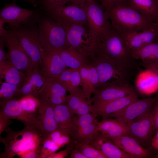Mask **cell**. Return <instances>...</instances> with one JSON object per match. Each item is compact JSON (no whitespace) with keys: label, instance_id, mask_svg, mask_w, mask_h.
Instances as JSON below:
<instances>
[{"label":"cell","instance_id":"cell-1","mask_svg":"<svg viewBox=\"0 0 158 158\" xmlns=\"http://www.w3.org/2000/svg\"><path fill=\"white\" fill-rule=\"evenodd\" d=\"M86 63L96 68L99 77L97 89L112 83H129L134 70L133 66L100 54H92L86 57Z\"/></svg>","mask_w":158,"mask_h":158},{"label":"cell","instance_id":"cell-2","mask_svg":"<svg viewBox=\"0 0 158 158\" xmlns=\"http://www.w3.org/2000/svg\"><path fill=\"white\" fill-rule=\"evenodd\" d=\"M91 54L103 55L139 68V63L133 57L122 33L112 27L99 42L92 45L88 55Z\"/></svg>","mask_w":158,"mask_h":158},{"label":"cell","instance_id":"cell-3","mask_svg":"<svg viewBox=\"0 0 158 158\" xmlns=\"http://www.w3.org/2000/svg\"><path fill=\"white\" fill-rule=\"evenodd\" d=\"M5 131V137L0 136L1 142L4 145L1 158H12L16 155L20 156L26 152L40 145L43 139L41 132L37 128L24 126L22 130H13L8 127Z\"/></svg>","mask_w":158,"mask_h":158},{"label":"cell","instance_id":"cell-4","mask_svg":"<svg viewBox=\"0 0 158 158\" xmlns=\"http://www.w3.org/2000/svg\"><path fill=\"white\" fill-rule=\"evenodd\" d=\"M104 11L111 27L121 32L143 31L154 24L127 4L115 6Z\"/></svg>","mask_w":158,"mask_h":158},{"label":"cell","instance_id":"cell-5","mask_svg":"<svg viewBox=\"0 0 158 158\" xmlns=\"http://www.w3.org/2000/svg\"><path fill=\"white\" fill-rule=\"evenodd\" d=\"M39 37L44 49L56 51L70 47L64 27L44 12L37 23Z\"/></svg>","mask_w":158,"mask_h":158},{"label":"cell","instance_id":"cell-6","mask_svg":"<svg viewBox=\"0 0 158 158\" xmlns=\"http://www.w3.org/2000/svg\"><path fill=\"white\" fill-rule=\"evenodd\" d=\"M7 25L19 40L27 56L35 65L42 66V52L43 49L39 37L37 23L30 25Z\"/></svg>","mask_w":158,"mask_h":158},{"label":"cell","instance_id":"cell-7","mask_svg":"<svg viewBox=\"0 0 158 158\" xmlns=\"http://www.w3.org/2000/svg\"><path fill=\"white\" fill-rule=\"evenodd\" d=\"M85 5L87 23L93 38L92 45L99 42L111 26L101 5L94 0H90L85 3Z\"/></svg>","mask_w":158,"mask_h":158},{"label":"cell","instance_id":"cell-8","mask_svg":"<svg viewBox=\"0 0 158 158\" xmlns=\"http://www.w3.org/2000/svg\"><path fill=\"white\" fill-rule=\"evenodd\" d=\"M43 10L41 7L34 10L22 8L16 1L6 3L0 11V18L7 25H30L37 23Z\"/></svg>","mask_w":158,"mask_h":158},{"label":"cell","instance_id":"cell-9","mask_svg":"<svg viewBox=\"0 0 158 158\" xmlns=\"http://www.w3.org/2000/svg\"><path fill=\"white\" fill-rule=\"evenodd\" d=\"M4 37L8 49V59L19 70L25 71L28 79L35 64L27 56L18 39L11 30L7 29Z\"/></svg>","mask_w":158,"mask_h":158},{"label":"cell","instance_id":"cell-10","mask_svg":"<svg viewBox=\"0 0 158 158\" xmlns=\"http://www.w3.org/2000/svg\"><path fill=\"white\" fill-rule=\"evenodd\" d=\"M44 12L64 28L75 24H87L85 4L80 6L72 4Z\"/></svg>","mask_w":158,"mask_h":158},{"label":"cell","instance_id":"cell-11","mask_svg":"<svg viewBox=\"0 0 158 158\" xmlns=\"http://www.w3.org/2000/svg\"><path fill=\"white\" fill-rule=\"evenodd\" d=\"M152 110L137 118L128 125V135L147 149L149 145H151L152 136L155 132Z\"/></svg>","mask_w":158,"mask_h":158},{"label":"cell","instance_id":"cell-12","mask_svg":"<svg viewBox=\"0 0 158 158\" xmlns=\"http://www.w3.org/2000/svg\"><path fill=\"white\" fill-rule=\"evenodd\" d=\"M64 28L70 47L86 57L93 42L92 35L87 24H75Z\"/></svg>","mask_w":158,"mask_h":158},{"label":"cell","instance_id":"cell-13","mask_svg":"<svg viewBox=\"0 0 158 158\" xmlns=\"http://www.w3.org/2000/svg\"><path fill=\"white\" fill-rule=\"evenodd\" d=\"M158 97L135 100L114 117L118 121L128 125L137 118L152 110Z\"/></svg>","mask_w":158,"mask_h":158},{"label":"cell","instance_id":"cell-14","mask_svg":"<svg viewBox=\"0 0 158 158\" xmlns=\"http://www.w3.org/2000/svg\"><path fill=\"white\" fill-rule=\"evenodd\" d=\"M93 94L90 102V104L107 102L137 93L130 84L127 83L111 84L97 89Z\"/></svg>","mask_w":158,"mask_h":158},{"label":"cell","instance_id":"cell-15","mask_svg":"<svg viewBox=\"0 0 158 158\" xmlns=\"http://www.w3.org/2000/svg\"><path fill=\"white\" fill-rule=\"evenodd\" d=\"M67 89L58 78H46L38 92L40 99L49 102L54 107L66 103Z\"/></svg>","mask_w":158,"mask_h":158},{"label":"cell","instance_id":"cell-16","mask_svg":"<svg viewBox=\"0 0 158 158\" xmlns=\"http://www.w3.org/2000/svg\"><path fill=\"white\" fill-rule=\"evenodd\" d=\"M0 112L10 119H15L22 122L24 126L34 127L39 130L38 113L29 114L25 111L18 99L13 98L0 102Z\"/></svg>","mask_w":158,"mask_h":158},{"label":"cell","instance_id":"cell-17","mask_svg":"<svg viewBox=\"0 0 158 158\" xmlns=\"http://www.w3.org/2000/svg\"><path fill=\"white\" fill-rule=\"evenodd\" d=\"M138 98L136 94L126 96L110 101L91 104V112L103 119L114 117Z\"/></svg>","mask_w":158,"mask_h":158},{"label":"cell","instance_id":"cell-18","mask_svg":"<svg viewBox=\"0 0 158 158\" xmlns=\"http://www.w3.org/2000/svg\"><path fill=\"white\" fill-rule=\"evenodd\" d=\"M54 113L58 129L68 135L71 140H75L78 127L74 121L75 114L66 104L55 106Z\"/></svg>","mask_w":158,"mask_h":158},{"label":"cell","instance_id":"cell-19","mask_svg":"<svg viewBox=\"0 0 158 158\" xmlns=\"http://www.w3.org/2000/svg\"><path fill=\"white\" fill-rule=\"evenodd\" d=\"M39 99L38 127L44 138L58 129V126L54 117V107L46 100Z\"/></svg>","mask_w":158,"mask_h":158},{"label":"cell","instance_id":"cell-20","mask_svg":"<svg viewBox=\"0 0 158 158\" xmlns=\"http://www.w3.org/2000/svg\"><path fill=\"white\" fill-rule=\"evenodd\" d=\"M121 33L132 51L158 41L157 33L154 24L153 27L143 31Z\"/></svg>","mask_w":158,"mask_h":158},{"label":"cell","instance_id":"cell-21","mask_svg":"<svg viewBox=\"0 0 158 158\" xmlns=\"http://www.w3.org/2000/svg\"><path fill=\"white\" fill-rule=\"evenodd\" d=\"M42 58V66L41 69L45 78H58L68 68L61 56L56 52L43 49Z\"/></svg>","mask_w":158,"mask_h":158},{"label":"cell","instance_id":"cell-22","mask_svg":"<svg viewBox=\"0 0 158 158\" xmlns=\"http://www.w3.org/2000/svg\"><path fill=\"white\" fill-rule=\"evenodd\" d=\"M80 72L82 95L90 104L91 96L98 86V73L93 66L86 63L80 68Z\"/></svg>","mask_w":158,"mask_h":158},{"label":"cell","instance_id":"cell-23","mask_svg":"<svg viewBox=\"0 0 158 158\" xmlns=\"http://www.w3.org/2000/svg\"><path fill=\"white\" fill-rule=\"evenodd\" d=\"M40 67L38 65H35L30 76L21 87L15 98L19 99L30 95L39 96V91L46 78Z\"/></svg>","mask_w":158,"mask_h":158},{"label":"cell","instance_id":"cell-24","mask_svg":"<svg viewBox=\"0 0 158 158\" xmlns=\"http://www.w3.org/2000/svg\"><path fill=\"white\" fill-rule=\"evenodd\" d=\"M119 148L135 158L149 157L152 154L128 135L110 139Z\"/></svg>","mask_w":158,"mask_h":158},{"label":"cell","instance_id":"cell-25","mask_svg":"<svg viewBox=\"0 0 158 158\" xmlns=\"http://www.w3.org/2000/svg\"><path fill=\"white\" fill-rule=\"evenodd\" d=\"M0 78H4L6 82L22 86L27 80L26 73L19 70L8 59L0 62Z\"/></svg>","mask_w":158,"mask_h":158},{"label":"cell","instance_id":"cell-26","mask_svg":"<svg viewBox=\"0 0 158 158\" xmlns=\"http://www.w3.org/2000/svg\"><path fill=\"white\" fill-rule=\"evenodd\" d=\"M127 4L150 21L158 22V0H127Z\"/></svg>","mask_w":158,"mask_h":158},{"label":"cell","instance_id":"cell-27","mask_svg":"<svg viewBox=\"0 0 158 158\" xmlns=\"http://www.w3.org/2000/svg\"><path fill=\"white\" fill-rule=\"evenodd\" d=\"M135 84L138 90L146 95L154 93L158 90L155 75L151 70L146 69L137 75Z\"/></svg>","mask_w":158,"mask_h":158},{"label":"cell","instance_id":"cell-28","mask_svg":"<svg viewBox=\"0 0 158 158\" xmlns=\"http://www.w3.org/2000/svg\"><path fill=\"white\" fill-rule=\"evenodd\" d=\"M54 51L60 55L68 68L80 69L86 63L85 57L72 47Z\"/></svg>","mask_w":158,"mask_h":158},{"label":"cell","instance_id":"cell-29","mask_svg":"<svg viewBox=\"0 0 158 158\" xmlns=\"http://www.w3.org/2000/svg\"><path fill=\"white\" fill-rule=\"evenodd\" d=\"M134 58L148 64L158 62V41L132 51Z\"/></svg>","mask_w":158,"mask_h":158},{"label":"cell","instance_id":"cell-30","mask_svg":"<svg viewBox=\"0 0 158 158\" xmlns=\"http://www.w3.org/2000/svg\"><path fill=\"white\" fill-rule=\"evenodd\" d=\"M100 150L107 158H135L121 149L108 137L101 145Z\"/></svg>","mask_w":158,"mask_h":158},{"label":"cell","instance_id":"cell-31","mask_svg":"<svg viewBox=\"0 0 158 158\" xmlns=\"http://www.w3.org/2000/svg\"><path fill=\"white\" fill-rule=\"evenodd\" d=\"M69 143L70 147L78 150L87 158H107L101 151L90 144L83 143L76 140H71Z\"/></svg>","mask_w":158,"mask_h":158},{"label":"cell","instance_id":"cell-32","mask_svg":"<svg viewBox=\"0 0 158 158\" xmlns=\"http://www.w3.org/2000/svg\"><path fill=\"white\" fill-rule=\"evenodd\" d=\"M98 122L78 129L75 140L83 143L90 144L98 133L97 128Z\"/></svg>","mask_w":158,"mask_h":158},{"label":"cell","instance_id":"cell-33","mask_svg":"<svg viewBox=\"0 0 158 158\" xmlns=\"http://www.w3.org/2000/svg\"><path fill=\"white\" fill-rule=\"evenodd\" d=\"M21 87V86L12 85L6 82L2 83L0 86V102L14 98Z\"/></svg>","mask_w":158,"mask_h":158},{"label":"cell","instance_id":"cell-34","mask_svg":"<svg viewBox=\"0 0 158 158\" xmlns=\"http://www.w3.org/2000/svg\"><path fill=\"white\" fill-rule=\"evenodd\" d=\"M23 109L29 114H37L38 113V109L40 103L39 100L35 97L28 95L18 99Z\"/></svg>","mask_w":158,"mask_h":158},{"label":"cell","instance_id":"cell-35","mask_svg":"<svg viewBox=\"0 0 158 158\" xmlns=\"http://www.w3.org/2000/svg\"><path fill=\"white\" fill-rule=\"evenodd\" d=\"M85 99L83 96L82 90L80 89L74 92L70 93L67 96L66 104L75 114L78 106L81 102Z\"/></svg>","mask_w":158,"mask_h":158},{"label":"cell","instance_id":"cell-36","mask_svg":"<svg viewBox=\"0 0 158 158\" xmlns=\"http://www.w3.org/2000/svg\"><path fill=\"white\" fill-rule=\"evenodd\" d=\"M97 117L95 114L90 112L80 115L75 116L74 121L78 129L97 122L96 119Z\"/></svg>","mask_w":158,"mask_h":158},{"label":"cell","instance_id":"cell-37","mask_svg":"<svg viewBox=\"0 0 158 158\" xmlns=\"http://www.w3.org/2000/svg\"><path fill=\"white\" fill-rule=\"evenodd\" d=\"M41 145V158H46L60 148L56 143L48 138L43 139Z\"/></svg>","mask_w":158,"mask_h":158},{"label":"cell","instance_id":"cell-38","mask_svg":"<svg viewBox=\"0 0 158 158\" xmlns=\"http://www.w3.org/2000/svg\"><path fill=\"white\" fill-rule=\"evenodd\" d=\"M46 138H48L59 145L60 147L69 144L71 141L70 137L59 129L51 133Z\"/></svg>","mask_w":158,"mask_h":158},{"label":"cell","instance_id":"cell-39","mask_svg":"<svg viewBox=\"0 0 158 158\" xmlns=\"http://www.w3.org/2000/svg\"><path fill=\"white\" fill-rule=\"evenodd\" d=\"M128 125L119 122L103 135L110 139L123 135H128Z\"/></svg>","mask_w":158,"mask_h":158},{"label":"cell","instance_id":"cell-40","mask_svg":"<svg viewBox=\"0 0 158 158\" xmlns=\"http://www.w3.org/2000/svg\"><path fill=\"white\" fill-rule=\"evenodd\" d=\"M73 0H41L42 8L44 11L56 9L63 6L68 2Z\"/></svg>","mask_w":158,"mask_h":158},{"label":"cell","instance_id":"cell-41","mask_svg":"<svg viewBox=\"0 0 158 158\" xmlns=\"http://www.w3.org/2000/svg\"><path fill=\"white\" fill-rule=\"evenodd\" d=\"M119 123L116 119L104 118L101 121L98 122L97 129L98 132L104 134Z\"/></svg>","mask_w":158,"mask_h":158},{"label":"cell","instance_id":"cell-42","mask_svg":"<svg viewBox=\"0 0 158 158\" xmlns=\"http://www.w3.org/2000/svg\"><path fill=\"white\" fill-rule=\"evenodd\" d=\"M81 81L80 69H72L70 88L68 91L70 93L74 92L80 90L78 86L80 85Z\"/></svg>","mask_w":158,"mask_h":158},{"label":"cell","instance_id":"cell-43","mask_svg":"<svg viewBox=\"0 0 158 158\" xmlns=\"http://www.w3.org/2000/svg\"><path fill=\"white\" fill-rule=\"evenodd\" d=\"M72 71V69L68 68L63 71L58 77L65 86L68 91L70 88Z\"/></svg>","mask_w":158,"mask_h":158},{"label":"cell","instance_id":"cell-44","mask_svg":"<svg viewBox=\"0 0 158 158\" xmlns=\"http://www.w3.org/2000/svg\"><path fill=\"white\" fill-rule=\"evenodd\" d=\"M42 143V142H41ZM41 144L36 147L29 150L20 156L22 158H41Z\"/></svg>","mask_w":158,"mask_h":158},{"label":"cell","instance_id":"cell-45","mask_svg":"<svg viewBox=\"0 0 158 158\" xmlns=\"http://www.w3.org/2000/svg\"><path fill=\"white\" fill-rule=\"evenodd\" d=\"M91 112V104H90L85 99L80 103L78 106L75 114L80 115Z\"/></svg>","mask_w":158,"mask_h":158},{"label":"cell","instance_id":"cell-46","mask_svg":"<svg viewBox=\"0 0 158 158\" xmlns=\"http://www.w3.org/2000/svg\"><path fill=\"white\" fill-rule=\"evenodd\" d=\"M104 10L112 7L127 4V0H100Z\"/></svg>","mask_w":158,"mask_h":158},{"label":"cell","instance_id":"cell-47","mask_svg":"<svg viewBox=\"0 0 158 158\" xmlns=\"http://www.w3.org/2000/svg\"><path fill=\"white\" fill-rule=\"evenodd\" d=\"M12 121L6 116L0 112V135L5 131Z\"/></svg>","mask_w":158,"mask_h":158},{"label":"cell","instance_id":"cell-48","mask_svg":"<svg viewBox=\"0 0 158 158\" xmlns=\"http://www.w3.org/2000/svg\"><path fill=\"white\" fill-rule=\"evenodd\" d=\"M5 44L4 37H0V62L5 61L8 59V53H6L4 49Z\"/></svg>","mask_w":158,"mask_h":158},{"label":"cell","instance_id":"cell-49","mask_svg":"<svg viewBox=\"0 0 158 158\" xmlns=\"http://www.w3.org/2000/svg\"><path fill=\"white\" fill-rule=\"evenodd\" d=\"M71 148L70 146L66 149L58 152H54L48 156L46 158H64L70 154Z\"/></svg>","mask_w":158,"mask_h":158},{"label":"cell","instance_id":"cell-50","mask_svg":"<svg viewBox=\"0 0 158 158\" xmlns=\"http://www.w3.org/2000/svg\"><path fill=\"white\" fill-rule=\"evenodd\" d=\"M152 113L155 132L156 133L158 131V98Z\"/></svg>","mask_w":158,"mask_h":158},{"label":"cell","instance_id":"cell-51","mask_svg":"<svg viewBox=\"0 0 158 158\" xmlns=\"http://www.w3.org/2000/svg\"><path fill=\"white\" fill-rule=\"evenodd\" d=\"M139 63L140 66L143 67L146 69L155 71L158 73V62L150 64H144L141 62Z\"/></svg>","mask_w":158,"mask_h":158},{"label":"cell","instance_id":"cell-52","mask_svg":"<svg viewBox=\"0 0 158 158\" xmlns=\"http://www.w3.org/2000/svg\"><path fill=\"white\" fill-rule=\"evenodd\" d=\"M71 149L69 154L70 158H87L86 156L78 150L71 147Z\"/></svg>","mask_w":158,"mask_h":158},{"label":"cell","instance_id":"cell-53","mask_svg":"<svg viewBox=\"0 0 158 158\" xmlns=\"http://www.w3.org/2000/svg\"><path fill=\"white\" fill-rule=\"evenodd\" d=\"M5 21L3 19L0 18V37H4L6 34L7 29L4 27Z\"/></svg>","mask_w":158,"mask_h":158},{"label":"cell","instance_id":"cell-54","mask_svg":"<svg viewBox=\"0 0 158 158\" xmlns=\"http://www.w3.org/2000/svg\"><path fill=\"white\" fill-rule=\"evenodd\" d=\"M151 145L154 148L158 149V131L152 139Z\"/></svg>","mask_w":158,"mask_h":158},{"label":"cell","instance_id":"cell-55","mask_svg":"<svg viewBox=\"0 0 158 158\" xmlns=\"http://www.w3.org/2000/svg\"><path fill=\"white\" fill-rule=\"evenodd\" d=\"M90 0H73L72 1L73 4L79 5H83L87 1Z\"/></svg>","mask_w":158,"mask_h":158},{"label":"cell","instance_id":"cell-56","mask_svg":"<svg viewBox=\"0 0 158 158\" xmlns=\"http://www.w3.org/2000/svg\"><path fill=\"white\" fill-rule=\"evenodd\" d=\"M16 0H13L16 1ZM24 1L29 3L32 4L34 6L36 5V0H23Z\"/></svg>","mask_w":158,"mask_h":158},{"label":"cell","instance_id":"cell-57","mask_svg":"<svg viewBox=\"0 0 158 158\" xmlns=\"http://www.w3.org/2000/svg\"><path fill=\"white\" fill-rule=\"evenodd\" d=\"M152 71L154 73L155 75L156 83L157 85L158 86V73L155 71Z\"/></svg>","mask_w":158,"mask_h":158},{"label":"cell","instance_id":"cell-58","mask_svg":"<svg viewBox=\"0 0 158 158\" xmlns=\"http://www.w3.org/2000/svg\"><path fill=\"white\" fill-rule=\"evenodd\" d=\"M154 27L157 31L158 36V22L154 23Z\"/></svg>","mask_w":158,"mask_h":158}]
</instances>
